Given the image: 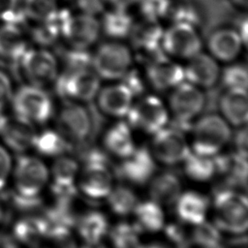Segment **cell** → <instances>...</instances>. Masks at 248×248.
<instances>
[{
    "label": "cell",
    "mask_w": 248,
    "mask_h": 248,
    "mask_svg": "<svg viewBox=\"0 0 248 248\" xmlns=\"http://www.w3.org/2000/svg\"><path fill=\"white\" fill-rule=\"evenodd\" d=\"M213 224L221 231L241 235L248 228V200L245 194L232 188L215 192L212 202Z\"/></svg>",
    "instance_id": "cell-1"
},
{
    "label": "cell",
    "mask_w": 248,
    "mask_h": 248,
    "mask_svg": "<svg viewBox=\"0 0 248 248\" xmlns=\"http://www.w3.org/2000/svg\"><path fill=\"white\" fill-rule=\"evenodd\" d=\"M10 180L13 194L23 199H41L49 183V169L36 155L19 154L14 162Z\"/></svg>",
    "instance_id": "cell-2"
},
{
    "label": "cell",
    "mask_w": 248,
    "mask_h": 248,
    "mask_svg": "<svg viewBox=\"0 0 248 248\" xmlns=\"http://www.w3.org/2000/svg\"><path fill=\"white\" fill-rule=\"evenodd\" d=\"M191 151L213 157L223 150L232 138L230 124L217 113L201 116L193 122Z\"/></svg>",
    "instance_id": "cell-3"
},
{
    "label": "cell",
    "mask_w": 248,
    "mask_h": 248,
    "mask_svg": "<svg viewBox=\"0 0 248 248\" xmlns=\"http://www.w3.org/2000/svg\"><path fill=\"white\" fill-rule=\"evenodd\" d=\"M10 106L13 115L34 125L46 124L53 115V104L44 88L24 84L14 91Z\"/></svg>",
    "instance_id": "cell-4"
},
{
    "label": "cell",
    "mask_w": 248,
    "mask_h": 248,
    "mask_svg": "<svg viewBox=\"0 0 248 248\" xmlns=\"http://www.w3.org/2000/svg\"><path fill=\"white\" fill-rule=\"evenodd\" d=\"M205 105V96L200 87L186 81L175 86L169 99L172 115L171 127L183 133L191 131L194 120L201 114Z\"/></svg>",
    "instance_id": "cell-5"
},
{
    "label": "cell",
    "mask_w": 248,
    "mask_h": 248,
    "mask_svg": "<svg viewBox=\"0 0 248 248\" xmlns=\"http://www.w3.org/2000/svg\"><path fill=\"white\" fill-rule=\"evenodd\" d=\"M93 121L89 110L80 103L68 102L55 117V130L70 147L85 142L89 138Z\"/></svg>",
    "instance_id": "cell-6"
},
{
    "label": "cell",
    "mask_w": 248,
    "mask_h": 248,
    "mask_svg": "<svg viewBox=\"0 0 248 248\" xmlns=\"http://www.w3.org/2000/svg\"><path fill=\"white\" fill-rule=\"evenodd\" d=\"M20 77L27 84L44 88L55 81L58 66L54 55L45 48H27L17 60Z\"/></svg>",
    "instance_id": "cell-7"
},
{
    "label": "cell",
    "mask_w": 248,
    "mask_h": 248,
    "mask_svg": "<svg viewBox=\"0 0 248 248\" xmlns=\"http://www.w3.org/2000/svg\"><path fill=\"white\" fill-rule=\"evenodd\" d=\"M126 117L132 129L154 135L168 125L170 112L160 98L148 95L132 104Z\"/></svg>",
    "instance_id": "cell-8"
},
{
    "label": "cell",
    "mask_w": 248,
    "mask_h": 248,
    "mask_svg": "<svg viewBox=\"0 0 248 248\" xmlns=\"http://www.w3.org/2000/svg\"><path fill=\"white\" fill-rule=\"evenodd\" d=\"M56 93L68 102L87 103L100 89V77L89 68L67 71L55 79Z\"/></svg>",
    "instance_id": "cell-9"
},
{
    "label": "cell",
    "mask_w": 248,
    "mask_h": 248,
    "mask_svg": "<svg viewBox=\"0 0 248 248\" xmlns=\"http://www.w3.org/2000/svg\"><path fill=\"white\" fill-rule=\"evenodd\" d=\"M152 136L149 149L154 160L160 164L175 166L182 163L191 152L185 133L174 127L166 126Z\"/></svg>",
    "instance_id": "cell-10"
},
{
    "label": "cell",
    "mask_w": 248,
    "mask_h": 248,
    "mask_svg": "<svg viewBox=\"0 0 248 248\" xmlns=\"http://www.w3.org/2000/svg\"><path fill=\"white\" fill-rule=\"evenodd\" d=\"M76 186L78 192L89 200H105L114 186V176L108 167V163L82 164Z\"/></svg>",
    "instance_id": "cell-11"
},
{
    "label": "cell",
    "mask_w": 248,
    "mask_h": 248,
    "mask_svg": "<svg viewBox=\"0 0 248 248\" xmlns=\"http://www.w3.org/2000/svg\"><path fill=\"white\" fill-rule=\"evenodd\" d=\"M131 54L128 47L119 43H107L96 51L92 64L95 73L105 79L121 78L131 65Z\"/></svg>",
    "instance_id": "cell-12"
},
{
    "label": "cell",
    "mask_w": 248,
    "mask_h": 248,
    "mask_svg": "<svg viewBox=\"0 0 248 248\" xmlns=\"http://www.w3.org/2000/svg\"><path fill=\"white\" fill-rule=\"evenodd\" d=\"M59 16L60 31L75 48L84 49L98 39L100 24L93 16L84 13L75 16L59 13Z\"/></svg>",
    "instance_id": "cell-13"
},
{
    "label": "cell",
    "mask_w": 248,
    "mask_h": 248,
    "mask_svg": "<svg viewBox=\"0 0 248 248\" xmlns=\"http://www.w3.org/2000/svg\"><path fill=\"white\" fill-rule=\"evenodd\" d=\"M163 48L170 54L191 58L201 49V40L192 24L186 22H175L166 32H163Z\"/></svg>",
    "instance_id": "cell-14"
},
{
    "label": "cell",
    "mask_w": 248,
    "mask_h": 248,
    "mask_svg": "<svg viewBox=\"0 0 248 248\" xmlns=\"http://www.w3.org/2000/svg\"><path fill=\"white\" fill-rule=\"evenodd\" d=\"M121 160L118 173L132 185H145L155 174L156 161L149 148L144 146L136 147L129 156Z\"/></svg>",
    "instance_id": "cell-15"
},
{
    "label": "cell",
    "mask_w": 248,
    "mask_h": 248,
    "mask_svg": "<svg viewBox=\"0 0 248 248\" xmlns=\"http://www.w3.org/2000/svg\"><path fill=\"white\" fill-rule=\"evenodd\" d=\"M79 162L73 156L62 154L55 157L49 169V181L51 192L54 197H69L76 195V186Z\"/></svg>",
    "instance_id": "cell-16"
},
{
    "label": "cell",
    "mask_w": 248,
    "mask_h": 248,
    "mask_svg": "<svg viewBox=\"0 0 248 248\" xmlns=\"http://www.w3.org/2000/svg\"><path fill=\"white\" fill-rule=\"evenodd\" d=\"M178 221L186 226H196L206 220L210 201L204 194L195 191H182L173 204Z\"/></svg>",
    "instance_id": "cell-17"
},
{
    "label": "cell",
    "mask_w": 248,
    "mask_h": 248,
    "mask_svg": "<svg viewBox=\"0 0 248 248\" xmlns=\"http://www.w3.org/2000/svg\"><path fill=\"white\" fill-rule=\"evenodd\" d=\"M47 230L48 226L44 216L21 215L13 223L12 244L17 248L35 247L44 241Z\"/></svg>",
    "instance_id": "cell-18"
},
{
    "label": "cell",
    "mask_w": 248,
    "mask_h": 248,
    "mask_svg": "<svg viewBox=\"0 0 248 248\" xmlns=\"http://www.w3.org/2000/svg\"><path fill=\"white\" fill-rule=\"evenodd\" d=\"M95 98L99 109L105 115L121 118L128 113L134 96L123 83H117L99 89Z\"/></svg>",
    "instance_id": "cell-19"
},
{
    "label": "cell",
    "mask_w": 248,
    "mask_h": 248,
    "mask_svg": "<svg viewBox=\"0 0 248 248\" xmlns=\"http://www.w3.org/2000/svg\"><path fill=\"white\" fill-rule=\"evenodd\" d=\"M147 79L156 90L173 89L184 80V69L161 54L150 61L147 67Z\"/></svg>",
    "instance_id": "cell-20"
},
{
    "label": "cell",
    "mask_w": 248,
    "mask_h": 248,
    "mask_svg": "<svg viewBox=\"0 0 248 248\" xmlns=\"http://www.w3.org/2000/svg\"><path fill=\"white\" fill-rule=\"evenodd\" d=\"M37 126L20 119L16 116L9 117L8 122L0 136L3 145L10 151L23 154L32 148L35 136L37 134Z\"/></svg>",
    "instance_id": "cell-21"
},
{
    "label": "cell",
    "mask_w": 248,
    "mask_h": 248,
    "mask_svg": "<svg viewBox=\"0 0 248 248\" xmlns=\"http://www.w3.org/2000/svg\"><path fill=\"white\" fill-rule=\"evenodd\" d=\"M147 184L149 199L161 206H173L182 192L180 177L170 170L155 173Z\"/></svg>",
    "instance_id": "cell-22"
},
{
    "label": "cell",
    "mask_w": 248,
    "mask_h": 248,
    "mask_svg": "<svg viewBox=\"0 0 248 248\" xmlns=\"http://www.w3.org/2000/svg\"><path fill=\"white\" fill-rule=\"evenodd\" d=\"M74 226L78 236L86 244L102 242L108 236L110 228L106 214L95 209L77 216Z\"/></svg>",
    "instance_id": "cell-23"
},
{
    "label": "cell",
    "mask_w": 248,
    "mask_h": 248,
    "mask_svg": "<svg viewBox=\"0 0 248 248\" xmlns=\"http://www.w3.org/2000/svg\"><path fill=\"white\" fill-rule=\"evenodd\" d=\"M103 146L107 154L123 159L135 149L136 143L132 128L126 121H117L110 125L103 136Z\"/></svg>",
    "instance_id": "cell-24"
},
{
    "label": "cell",
    "mask_w": 248,
    "mask_h": 248,
    "mask_svg": "<svg viewBox=\"0 0 248 248\" xmlns=\"http://www.w3.org/2000/svg\"><path fill=\"white\" fill-rule=\"evenodd\" d=\"M221 116L236 128L245 126L248 119L247 90L231 88L222 95L219 101Z\"/></svg>",
    "instance_id": "cell-25"
},
{
    "label": "cell",
    "mask_w": 248,
    "mask_h": 248,
    "mask_svg": "<svg viewBox=\"0 0 248 248\" xmlns=\"http://www.w3.org/2000/svg\"><path fill=\"white\" fill-rule=\"evenodd\" d=\"M190 59L184 69V78L198 87H212L220 77V70L216 61L212 57L200 52Z\"/></svg>",
    "instance_id": "cell-26"
},
{
    "label": "cell",
    "mask_w": 248,
    "mask_h": 248,
    "mask_svg": "<svg viewBox=\"0 0 248 248\" xmlns=\"http://www.w3.org/2000/svg\"><path fill=\"white\" fill-rule=\"evenodd\" d=\"M27 48V40L19 23L0 22V60L17 62Z\"/></svg>",
    "instance_id": "cell-27"
},
{
    "label": "cell",
    "mask_w": 248,
    "mask_h": 248,
    "mask_svg": "<svg viewBox=\"0 0 248 248\" xmlns=\"http://www.w3.org/2000/svg\"><path fill=\"white\" fill-rule=\"evenodd\" d=\"M132 214L133 223L140 233H155L163 231L165 227L166 217L163 206L150 199L140 201Z\"/></svg>",
    "instance_id": "cell-28"
},
{
    "label": "cell",
    "mask_w": 248,
    "mask_h": 248,
    "mask_svg": "<svg viewBox=\"0 0 248 248\" xmlns=\"http://www.w3.org/2000/svg\"><path fill=\"white\" fill-rule=\"evenodd\" d=\"M132 41L140 52L151 54L155 57L161 55L160 45L162 43L163 30L157 20L145 18L142 22L132 27Z\"/></svg>",
    "instance_id": "cell-29"
},
{
    "label": "cell",
    "mask_w": 248,
    "mask_h": 248,
    "mask_svg": "<svg viewBox=\"0 0 248 248\" xmlns=\"http://www.w3.org/2000/svg\"><path fill=\"white\" fill-rule=\"evenodd\" d=\"M241 44L242 40L238 32L232 29H220L210 36L208 47L217 59L231 61L237 56Z\"/></svg>",
    "instance_id": "cell-30"
},
{
    "label": "cell",
    "mask_w": 248,
    "mask_h": 248,
    "mask_svg": "<svg viewBox=\"0 0 248 248\" xmlns=\"http://www.w3.org/2000/svg\"><path fill=\"white\" fill-rule=\"evenodd\" d=\"M32 148L40 156L58 157L67 153L71 147L55 129H45L38 131Z\"/></svg>",
    "instance_id": "cell-31"
},
{
    "label": "cell",
    "mask_w": 248,
    "mask_h": 248,
    "mask_svg": "<svg viewBox=\"0 0 248 248\" xmlns=\"http://www.w3.org/2000/svg\"><path fill=\"white\" fill-rule=\"evenodd\" d=\"M105 200L107 201L109 210L119 217L132 215L140 202L136 192L130 186L125 184H114Z\"/></svg>",
    "instance_id": "cell-32"
},
{
    "label": "cell",
    "mask_w": 248,
    "mask_h": 248,
    "mask_svg": "<svg viewBox=\"0 0 248 248\" xmlns=\"http://www.w3.org/2000/svg\"><path fill=\"white\" fill-rule=\"evenodd\" d=\"M185 175L196 182H206L216 174V165L213 157L197 154L193 151L182 162Z\"/></svg>",
    "instance_id": "cell-33"
},
{
    "label": "cell",
    "mask_w": 248,
    "mask_h": 248,
    "mask_svg": "<svg viewBox=\"0 0 248 248\" xmlns=\"http://www.w3.org/2000/svg\"><path fill=\"white\" fill-rule=\"evenodd\" d=\"M190 244L198 248H220L222 236L221 231L206 220L201 224L193 226L189 232Z\"/></svg>",
    "instance_id": "cell-34"
},
{
    "label": "cell",
    "mask_w": 248,
    "mask_h": 248,
    "mask_svg": "<svg viewBox=\"0 0 248 248\" xmlns=\"http://www.w3.org/2000/svg\"><path fill=\"white\" fill-rule=\"evenodd\" d=\"M140 232L134 223L120 222L109 228L108 236L112 248H137Z\"/></svg>",
    "instance_id": "cell-35"
},
{
    "label": "cell",
    "mask_w": 248,
    "mask_h": 248,
    "mask_svg": "<svg viewBox=\"0 0 248 248\" xmlns=\"http://www.w3.org/2000/svg\"><path fill=\"white\" fill-rule=\"evenodd\" d=\"M103 27L109 37L123 38L130 34L133 24L131 16L125 12V9L115 8L104 16Z\"/></svg>",
    "instance_id": "cell-36"
},
{
    "label": "cell",
    "mask_w": 248,
    "mask_h": 248,
    "mask_svg": "<svg viewBox=\"0 0 248 248\" xmlns=\"http://www.w3.org/2000/svg\"><path fill=\"white\" fill-rule=\"evenodd\" d=\"M21 7L24 16L36 23L51 20L58 13L54 0H23Z\"/></svg>",
    "instance_id": "cell-37"
},
{
    "label": "cell",
    "mask_w": 248,
    "mask_h": 248,
    "mask_svg": "<svg viewBox=\"0 0 248 248\" xmlns=\"http://www.w3.org/2000/svg\"><path fill=\"white\" fill-rule=\"evenodd\" d=\"M59 13V12H58ZM58 13L56 16L48 21L39 22L36 27L32 30V39L40 46H48L52 44L59 34L60 31V20Z\"/></svg>",
    "instance_id": "cell-38"
},
{
    "label": "cell",
    "mask_w": 248,
    "mask_h": 248,
    "mask_svg": "<svg viewBox=\"0 0 248 248\" xmlns=\"http://www.w3.org/2000/svg\"><path fill=\"white\" fill-rule=\"evenodd\" d=\"M43 242L44 248H78L71 229L64 227L48 229Z\"/></svg>",
    "instance_id": "cell-39"
},
{
    "label": "cell",
    "mask_w": 248,
    "mask_h": 248,
    "mask_svg": "<svg viewBox=\"0 0 248 248\" xmlns=\"http://www.w3.org/2000/svg\"><path fill=\"white\" fill-rule=\"evenodd\" d=\"M221 78L227 89L239 88L247 90L248 74L246 67L243 65L236 64L227 67L224 70Z\"/></svg>",
    "instance_id": "cell-40"
},
{
    "label": "cell",
    "mask_w": 248,
    "mask_h": 248,
    "mask_svg": "<svg viewBox=\"0 0 248 248\" xmlns=\"http://www.w3.org/2000/svg\"><path fill=\"white\" fill-rule=\"evenodd\" d=\"M24 17L20 0H0V22L20 24Z\"/></svg>",
    "instance_id": "cell-41"
},
{
    "label": "cell",
    "mask_w": 248,
    "mask_h": 248,
    "mask_svg": "<svg viewBox=\"0 0 248 248\" xmlns=\"http://www.w3.org/2000/svg\"><path fill=\"white\" fill-rule=\"evenodd\" d=\"M145 18L157 20L167 15L170 9V0H140Z\"/></svg>",
    "instance_id": "cell-42"
},
{
    "label": "cell",
    "mask_w": 248,
    "mask_h": 248,
    "mask_svg": "<svg viewBox=\"0 0 248 248\" xmlns=\"http://www.w3.org/2000/svg\"><path fill=\"white\" fill-rule=\"evenodd\" d=\"M13 166L14 160L11 151L3 144H0V193L6 188L10 181Z\"/></svg>",
    "instance_id": "cell-43"
},
{
    "label": "cell",
    "mask_w": 248,
    "mask_h": 248,
    "mask_svg": "<svg viewBox=\"0 0 248 248\" xmlns=\"http://www.w3.org/2000/svg\"><path fill=\"white\" fill-rule=\"evenodd\" d=\"M14 91V84L10 75L0 68V109L4 110L6 107L10 106Z\"/></svg>",
    "instance_id": "cell-44"
},
{
    "label": "cell",
    "mask_w": 248,
    "mask_h": 248,
    "mask_svg": "<svg viewBox=\"0 0 248 248\" xmlns=\"http://www.w3.org/2000/svg\"><path fill=\"white\" fill-rule=\"evenodd\" d=\"M123 84L129 89L133 96L140 95L144 90V84L140 76L135 71H129L121 78Z\"/></svg>",
    "instance_id": "cell-45"
},
{
    "label": "cell",
    "mask_w": 248,
    "mask_h": 248,
    "mask_svg": "<svg viewBox=\"0 0 248 248\" xmlns=\"http://www.w3.org/2000/svg\"><path fill=\"white\" fill-rule=\"evenodd\" d=\"M78 5L84 14L94 16L104 10L105 0H78Z\"/></svg>",
    "instance_id": "cell-46"
},
{
    "label": "cell",
    "mask_w": 248,
    "mask_h": 248,
    "mask_svg": "<svg viewBox=\"0 0 248 248\" xmlns=\"http://www.w3.org/2000/svg\"><path fill=\"white\" fill-rule=\"evenodd\" d=\"M236 153L247 156V131L246 127L242 126L234 137Z\"/></svg>",
    "instance_id": "cell-47"
},
{
    "label": "cell",
    "mask_w": 248,
    "mask_h": 248,
    "mask_svg": "<svg viewBox=\"0 0 248 248\" xmlns=\"http://www.w3.org/2000/svg\"><path fill=\"white\" fill-rule=\"evenodd\" d=\"M137 248H171L169 244L162 241H149L146 243H140Z\"/></svg>",
    "instance_id": "cell-48"
},
{
    "label": "cell",
    "mask_w": 248,
    "mask_h": 248,
    "mask_svg": "<svg viewBox=\"0 0 248 248\" xmlns=\"http://www.w3.org/2000/svg\"><path fill=\"white\" fill-rule=\"evenodd\" d=\"M113 6H115V8H120V9H125L137 2H139L140 0H108Z\"/></svg>",
    "instance_id": "cell-49"
},
{
    "label": "cell",
    "mask_w": 248,
    "mask_h": 248,
    "mask_svg": "<svg viewBox=\"0 0 248 248\" xmlns=\"http://www.w3.org/2000/svg\"><path fill=\"white\" fill-rule=\"evenodd\" d=\"M8 119H9V116L6 115V113L3 109H0V136L8 122Z\"/></svg>",
    "instance_id": "cell-50"
},
{
    "label": "cell",
    "mask_w": 248,
    "mask_h": 248,
    "mask_svg": "<svg viewBox=\"0 0 248 248\" xmlns=\"http://www.w3.org/2000/svg\"><path fill=\"white\" fill-rule=\"evenodd\" d=\"M79 248H109V247H108L107 245H105L104 243H102V242H100V243H95V244H86V243H84L81 247H79Z\"/></svg>",
    "instance_id": "cell-51"
},
{
    "label": "cell",
    "mask_w": 248,
    "mask_h": 248,
    "mask_svg": "<svg viewBox=\"0 0 248 248\" xmlns=\"http://www.w3.org/2000/svg\"><path fill=\"white\" fill-rule=\"evenodd\" d=\"M4 216H5V210H4V207H3L2 202L0 201V225L2 224V222L4 220Z\"/></svg>",
    "instance_id": "cell-52"
},
{
    "label": "cell",
    "mask_w": 248,
    "mask_h": 248,
    "mask_svg": "<svg viewBox=\"0 0 248 248\" xmlns=\"http://www.w3.org/2000/svg\"><path fill=\"white\" fill-rule=\"evenodd\" d=\"M234 3H236L239 6L245 7L247 5V0H232Z\"/></svg>",
    "instance_id": "cell-53"
}]
</instances>
